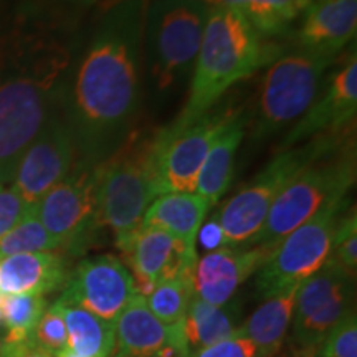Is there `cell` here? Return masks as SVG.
<instances>
[{
	"label": "cell",
	"mask_w": 357,
	"mask_h": 357,
	"mask_svg": "<svg viewBox=\"0 0 357 357\" xmlns=\"http://www.w3.org/2000/svg\"><path fill=\"white\" fill-rule=\"evenodd\" d=\"M144 17V0L116 3L70 66L58 108L73 132L79 159L100 164L132 134L141 96Z\"/></svg>",
	"instance_id": "cell-1"
},
{
	"label": "cell",
	"mask_w": 357,
	"mask_h": 357,
	"mask_svg": "<svg viewBox=\"0 0 357 357\" xmlns=\"http://www.w3.org/2000/svg\"><path fill=\"white\" fill-rule=\"evenodd\" d=\"M71 63V45L50 30L22 25L0 35V185L56 109Z\"/></svg>",
	"instance_id": "cell-2"
},
{
	"label": "cell",
	"mask_w": 357,
	"mask_h": 357,
	"mask_svg": "<svg viewBox=\"0 0 357 357\" xmlns=\"http://www.w3.org/2000/svg\"><path fill=\"white\" fill-rule=\"evenodd\" d=\"M268 48L242 10L211 7L204 29L189 98L174 128L189 126L215 108L229 89L253 75L268 60Z\"/></svg>",
	"instance_id": "cell-3"
},
{
	"label": "cell",
	"mask_w": 357,
	"mask_h": 357,
	"mask_svg": "<svg viewBox=\"0 0 357 357\" xmlns=\"http://www.w3.org/2000/svg\"><path fill=\"white\" fill-rule=\"evenodd\" d=\"M153 136L132 132L98 167L96 202L100 225L113 231L123 247L142 227V218L158 197L153 169Z\"/></svg>",
	"instance_id": "cell-4"
},
{
	"label": "cell",
	"mask_w": 357,
	"mask_h": 357,
	"mask_svg": "<svg viewBox=\"0 0 357 357\" xmlns=\"http://www.w3.org/2000/svg\"><path fill=\"white\" fill-rule=\"evenodd\" d=\"M354 181V142L347 139L333 153L307 164L289 178L271 204L261 230L250 245L276 248L284 236L314 217L331 200L346 197Z\"/></svg>",
	"instance_id": "cell-5"
},
{
	"label": "cell",
	"mask_w": 357,
	"mask_h": 357,
	"mask_svg": "<svg viewBox=\"0 0 357 357\" xmlns=\"http://www.w3.org/2000/svg\"><path fill=\"white\" fill-rule=\"evenodd\" d=\"M347 137L346 131L321 134L289 149L280 151L242 190L223 204L220 212H217L229 247L250 245L261 230L271 204L289 178L307 164L344 144L342 141Z\"/></svg>",
	"instance_id": "cell-6"
},
{
	"label": "cell",
	"mask_w": 357,
	"mask_h": 357,
	"mask_svg": "<svg viewBox=\"0 0 357 357\" xmlns=\"http://www.w3.org/2000/svg\"><path fill=\"white\" fill-rule=\"evenodd\" d=\"M208 10L204 0H154L146 8L147 61L160 91L174 86L194 66Z\"/></svg>",
	"instance_id": "cell-7"
},
{
	"label": "cell",
	"mask_w": 357,
	"mask_h": 357,
	"mask_svg": "<svg viewBox=\"0 0 357 357\" xmlns=\"http://www.w3.org/2000/svg\"><path fill=\"white\" fill-rule=\"evenodd\" d=\"M336 58L298 48L280 56L268 68L252 126V137L263 141L275 136L310 109L324 84L326 73Z\"/></svg>",
	"instance_id": "cell-8"
},
{
	"label": "cell",
	"mask_w": 357,
	"mask_h": 357,
	"mask_svg": "<svg viewBox=\"0 0 357 357\" xmlns=\"http://www.w3.org/2000/svg\"><path fill=\"white\" fill-rule=\"evenodd\" d=\"M349 199L339 197L284 236L263 265L257 278V293L261 298L275 296L284 289L300 287L306 278L328 261L334 231Z\"/></svg>",
	"instance_id": "cell-9"
},
{
	"label": "cell",
	"mask_w": 357,
	"mask_h": 357,
	"mask_svg": "<svg viewBox=\"0 0 357 357\" xmlns=\"http://www.w3.org/2000/svg\"><path fill=\"white\" fill-rule=\"evenodd\" d=\"M100 164L78 159L60 184L35 205L38 220L60 245V250L78 255L101 229L98 218L96 185Z\"/></svg>",
	"instance_id": "cell-10"
},
{
	"label": "cell",
	"mask_w": 357,
	"mask_h": 357,
	"mask_svg": "<svg viewBox=\"0 0 357 357\" xmlns=\"http://www.w3.org/2000/svg\"><path fill=\"white\" fill-rule=\"evenodd\" d=\"M354 311V275L328 260L296 289L293 344L300 357H312L334 326Z\"/></svg>",
	"instance_id": "cell-11"
},
{
	"label": "cell",
	"mask_w": 357,
	"mask_h": 357,
	"mask_svg": "<svg viewBox=\"0 0 357 357\" xmlns=\"http://www.w3.org/2000/svg\"><path fill=\"white\" fill-rule=\"evenodd\" d=\"M235 111L211 109L189 126L167 128L154 132L153 169L158 197L171 192H195L200 169L208 151Z\"/></svg>",
	"instance_id": "cell-12"
},
{
	"label": "cell",
	"mask_w": 357,
	"mask_h": 357,
	"mask_svg": "<svg viewBox=\"0 0 357 357\" xmlns=\"http://www.w3.org/2000/svg\"><path fill=\"white\" fill-rule=\"evenodd\" d=\"M78 159L73 132L56 106L38 136L26 147L10 184L26 204L35 207L48 190L68 176Z\"/></svg>",
	"instance_id": "cell-13"
},
{
	"label": "cell",
	"mask_w": 357,
	"mask_h": 357,
	"mask_svg": "<svg viewBox=\"0 0 357 357\" xmlns=\"http://www.w3.org/2000/svg\"><path fill=\"white\" fill-rule=\"evenodd\" d=\"M134 294L137 293L131 271L118 257L106 253L78 263L60 300L114 323Z\"/></svg>",
	"instance_id": "cell-14"
},
{
	"label": "cell",
	"mask_w": 357,
	"mask_h": 357,
	"mask_svg": "<svg viewBox=\"0 0 357 357\" xmlns=\"http://www.w3.org/2000/svg\"><path fill=\"white\" fill-rule=\"evenodd\" d=\"M121 250L134 278L136 293L147 298L160 281L194 276L195 248L155 227H141Z\"/></svg>",
	"instance_id": "cell-15"
},
{
	"label": "cell",
	"mask_w": 357,
	"mask_h": 357,
	"mask_svg": "<svg viewBox=\"0 0 357 357\" xmlns=\"http://www.w3.org/2000/svg\"><path fill=\"white\" fill-rule=\"evenodd\" d=\"M357 111V58L356 52L326 83L324 91L316 98L310 109L293 124L284 136L281 151L289 149L321 134L346 131L354 121Z\"/></svg>",
	"instance_id": "cell-16"
},
{
	"label": "cell",
	"mask_w": 357,
	"mask_h": 357,
	"mask_svg": "<svg viewBox=\"0 0 357 357\" xmlns=\"http://www.w3.org/2000/svg\"><path fill=\"white\" fill-rule=\"evenodd\" d=\"M273 250L268 245H252L248 248L225 247L208 252L195 263L192 276L194 294L212 305H227L240 284L265 265Z\"/></svg>",
	"instance_id": "cell-17"
},
{
	"label": "cell",
	"mask_w": 357,
	"mask_h": 357,
	"mask_svg": "<svg viewBox=\"0 0 357 357\" xmlns=\"http://www.w3.org/2000/svg\"><path fill=\"white\" fill-rule=\"evenodd\" d=\"M357 0H316L306 8L298 32L300 48L336 58L354 40Z\"/></svg>",
	"instance_id": "cell-18"
},
{
	"label": "cell",
	"mask_w": 357,
	"mask_h": 357,
	"mask_svg": "<svg viewBox=\"0 0 357 357\" xmlns=\"http://www.w3.org/2000/svg\"><path fill=\"white\" fill-rule=\"evenodd\" d=\"M70 271L56 252L19 253L0 258V294H43L65 287Z\"/></svg>",
	"instance_id": "cell-19"
},
{
	"label": "cell",
	"mask_w": 357,
	"mask_h": 357,
	"mask_svg": "<svg viewBox=\"0 0 357 357\" xmlns=\"http://www.w3.org/2000/svg\"><path fill=\"white\" fill-rule=\"evenodd\" d=\"M114 329V357H155L171 336V326L155 318L141 294H134L119 312Z\"/></svg>",
	"instance_id": "cell-20"
},
{
	"label": "cell",
	"mask_w": 357,
	"mask_h": 357,
	"mask_svg": "<svg viewBox=\"0 0 357 357\" xmlns=\"http://www.w3.org/2000/svg\"><path fill=\"white\" fill-rule=\"evenodd\" d=\"M248 118L240 111H235L231 119L223 128L220 136L208 151L204 166L200 169L195 194L207 200L213 207L227 194L234 178L235 158L245 137Z\"/></svg>",
	"instance_id": "cell-21"
},
{
	"label": "cell",
	"mask_w": 357,
	"mask_h": 357,
	"mask_svg": "<svg viewBox=\"0 0 357 357\" xmlns=\"http://www.w3.org/2000/svg\"><path fill=\"white\" fill-rule=\"evenodd\" d=\"M211 204L195 192H171L153 200L142 218V227H155L195 248L199 229L202 227Z\"/></svg>",
	"instance_id": "cell-22"
},
{
	"label": "cell",
	"mask_w": 357,
	"mask_h": 357,
	"mask_svg": "<svg viewBox=\"0 0 357 357\" xmlns=\"http://www.w3.org/2000/svg\"><path fill=\"white\" fill-rule=\"evenodd\" d=\"M298 287L284 289L265 301L250 314L245 324L236 329L257 349V357H275L283 347L291 324L294 296Z\"/></svg>",
	"instance_id": "cell-23"
},
{
	"label": "cell",
	"mask_w": 357,
	"mask_h": 357,
	"mask_svg": "<svg viewBox=\"0 0 357 357\" xmlns=\"http://www.w3.org/2000/svg\"><path fill=\"white\" fill-rule=\"evenodd\" d=\"M63 316L68 349L82 357H111L116 344L114 323L105 321L83 307L58 300Z\"/></svg>",
	"instance_id": "cell-24"
},
{
	"label": "cell",
	"mask_w": 357,
	"mask_h": 357,
	"mask_svg": "<svg viewBox=\"0 0 357 357\" xmlns=\"http://www.w3.org/2000/svg\"><path fill=\"white\" fill-rule=\"evenodd\" d=\"M236 307L234 305H212L194 294L184 318V331L192 352L225 341L236 333Z\"/></svg>",
	"instance_id": "cell-25"
},
{
	"label": "cell",
	"mask_w": 357,
	"mask_h": 357,
	"mask_svg": "<svg viewBox=\"0 0 357 357\" xmlns=\"http://www.w3.org/2000/svg\"><path fill=\"white\" fill-rule=\"evenodd\" d=\"M47 301L40 294H0V321L7 326L6 336L15 341L32 339Z\"/></svg>",
	"instance_id": "cell-26"
},
{
	"label": "cell",
	"mask_w": 357,
	"mask_h": 357,
	"mask_svg": "<svg viewBox=\"0 0 357 357\" xmlns=\"http://www.w3.org/2000/svg\"><path fill=\"white\" fill-rule=\"evenodd\" d=\"M240 10L261 37L283 33L305 10L300 0H242Z\"/></svg>",
	"instance_id": "cell-27"
},
{
	"label": "cell",
	"mask_w": 357,
	"mask_h": 357,
	"mask_svg": "<svg viewBox=\"0 0 357 357\" xmlns=\"http://www.w3.org/2000/svg\"><path fill=\"white\" fill-rule=\"evenodd\" d=\"M192 296H194L192 276H182L155 284L153 293L146 298V303L160 323L172 326L184 321Z\"/></svg>",
	"instance_id": "cell-28"
},
{
	"label": "cell",
	"mask_w": 357,
	"mask_h": 357,
	"mask_svg": "<svg viewBox=\"0 0 357 357\" xmlns=\"http://www.w3.org/2000/svg\"><path fill=\"white\" fill-rule=\"evenodd\" d=\"M55 250H60V245L38 220L35 207L19 225L0 236V258L19 255V253L55 252Z\"/></svg>",
	"instance_id": "cell-29"
},
{
	"label": "cell",
	"mask_w": 357,
	"mask_h": 357,
	"mask_svg": "<svg viewBox=\"0 0 357 357\" xmlns=\"http://www.w3.org/2000/svg\"><path fill=\"white\" fill-rule=\"evenodd\" d=\"M328 260L337 263L347 273L356 275L357 266V218L354 208L347 207L339 218L334 231L331 253Z\"/></svg>",
	"instance_id": "cell-30"
},
{
	"label": "cell",
	"mask_w": 357,
	"mask_h": 357,
	"mask_svg": "<svg viewBox=\"0 0 357 357\" xmlns=\"http://www.w3.org/2000/svg\"><path fill=\"white\" fill-rule=\"evenodd\" d=\"M32 337L37 349H42L52 356H56L58 352L68 347L65 321L56 305H52L48 310H45Z\"/></svg>",
	"instance_id": "cell-31"
},
{
	"label": "cell",
	"mask_w": 357,
	"mask_h": 357,
	"mask_svg": "<svg viewBox=\"0 0 357 357\" xmlns=\"http://www.w3.org/2000/svg\"><path fill=\"white\" fill-rule=\"evenodd\" d=\"M318 352L319 357H357V319L354 311L334 326Z\"/></svg>",
	"instance_id": "cell-32"
},
{
	"label": "cell",
	"mask_w": 357,
	"mask_h": 357,
	"mask_svg": "<svg viewBox=\"0 0 357 357\" xmlns=\"http://www.w3.org/2000/svg\"><path fill=\"white\" fill-rule=\"evenodd\" d=\"M33 211L12 184L0 185V236L8 234Z\"/></svg>",
	"instance_id": "cell-33"
},
{
	"label": "cell",
	"mask_w": 357,
	"mask_h": 357,
	"mask_svg": "<svg viewBox=\"0 0 357 357\" xmlns=\"http://www.w3.org/2000/svg\"><path fill=\"white\" fill-rule=\"evenodd\" d=\"M189 357H257V349L247 337L236 331L225 341L192 352Z\"/></svg>",
	"instance_id": "cell-34"
},
{
	"label": "cell",
	"mask_w": 357,
	"mask_h": 357,
	"mask_svg": "<svg viewBox=\"0 0 357 357\" xmlns=\"http://www.w3.org/2000/svg\"><path fill=\"white\" fill-rule=\"evenodd\" d=\"M197 240L200 247L207 250V252H215V250L229 247V242H227L225 234H223L217 213L212 218H208V222L202 223V227L199 229Z\"/></svg>",
	"instance_id": "cell-35"
},
{
	"label": "cell",
	"mask_w": 357,
	"mask_h": 357,
	"mask_svg": "<svg viewBox=\"0 0 357 357\" xmlns=\"http://www.w3.org/2000/svg\"><path fill=\"white\" fill-rule=\"evenodd\" d=\"M208 7H234L238 8L242 7V0H204Z\"/></svg>",
	"instance_id": "cell-36"
},
{
	"label": "cell",
	"mask_w": 357,
	"mask_h": 357,
	"mask_svg": "<svg viewBox=\"0 0 357 357\" xmlns=\"http://www.w3.org/2000/svg\"><path fill=\"white\" fill-rule=\"evenodd\" d=\"M24 357H55V356L48 354V352H45L42 349H33V351H30L29 354H25Z\"/></svg>",
	"instance_id": "cell-37"
},
{
	"label": "cell",
	"mask_w": 357,
	"mask_h": 357,
	"mask_svg": "<svg viewBox=\"0 0 357 357\" xmlns=\"http://www.w3.org/2000/svg\"><path fill=\"white\" fill-rule=\"evenodd\" d=\"M55 357H82V356H78V354H77V352L70 351V349H68V347H66V349H65V351L58 352V354H56Z\"/></svg>",
	"instance_id": "cell-38"
},
{
	"label": "cell",
	"mask_w": 357,
	"mask_h": 357,
	"mask_svg": "<svg viewBox=\"0 0 357 357\" xmlns=\"http://www.w3.org/2000/svg\"><path fill=\"white\" fill-rule=\"evenodd\" d=\"M300 2H301V6H303V7H305V10H306V8H307V7H310L312 2H316V0H300Z\"/></svg>",
	"instance_id": "cell-39"
},
{
	"label": "cell",
	"mask_w": 357,
	"mask_h": 357,
	"mask_svg": "<svg viewBox=\"0 0 357 357\" xmlns=\"http://www.w3.org/2000/svg\"><path fill=\"white\" fill-rule=\"evenodd\" d=\"M83 2H95V0H83Z\"/></svg>",
	"instance_id": "cell-40"
},
{
	"label": "cell",
	"mask_w": 357,
	"mask_h": 357,
	"mask_svg": "<svg viewBox=\"0 0 357 357\" xmlns=\"http://www.w3.org/2000/svg\"><path fill=\"white\" fill-rule=\"evenodd\" d=\"M0 349H2V339H0Z\"/></svg>",
	"instance_id": "cell-41"
}]
</instances>
